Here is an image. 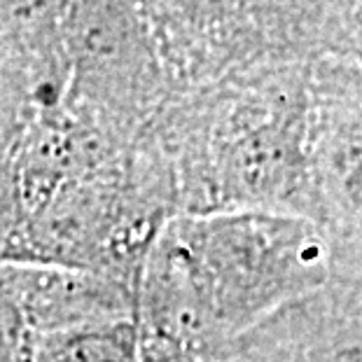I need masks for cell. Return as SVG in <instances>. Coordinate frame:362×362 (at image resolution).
Returning a JSON list of instances; mask_svg holds the SVG:
<instances>
[{"instance_id":"3957f363","label":"cell","mask_w":362,"mask_h":362,"mask_svg":"<svg viewBox=\"0 0 362 362\" xmlns=\"http://www.w3.org/2000/svg\"><path fill=\"white\" fill-rule=\"evenodd\" d=\"M30 362H141L138 334L122 318L42 332Z\"/></svg>"},{"instance_id":"7a4b0ae2","label":"cell","mask_w":362,"mask_h":362,"mask_svg":"<svg viewBox=\"0 0 362 362\" xmlns=\"http://www.w3.org/2000/svg\"><path fill=\"white\" fill-rule=\"evenodd\" d=\"M73 0H0V37L42 66L68 73L64 26Z\"/></svg>"},{"instance_id":"6da1fadb","label":"cell","mask_w":362,"mask_h":362,"mask_svg":"<svg viewBox=\"0 0 362 362\" xmlns=\"http://www.w3.org/2000/svg\"><path fill=\"white\" fill-rule=\"evenodd\" d=\"M71 98L119 127L150 105L155 40L138 0H73L64 26Z\"/></svg>"}]
</instances>
